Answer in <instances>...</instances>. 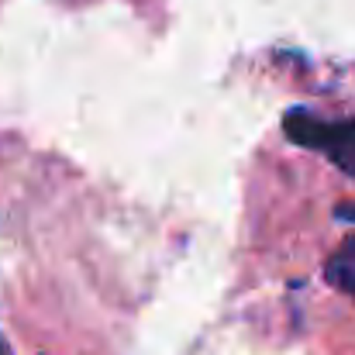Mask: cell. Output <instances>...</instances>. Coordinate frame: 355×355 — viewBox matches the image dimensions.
Returning <instances> with one entry per match:
<instances>
[{
  "instance_id": "obj_1",
  "label": "cell",
  "mask_w": 355,
  "mask_h": 355,
  "mask_svg": "<svg viewBox=\"0 0 355 355\" xmlns=\"http://www.w3.org/2000/svg\"><path fill=\"white\" fill-rule=\"evenodd\" d=\"M283 135L293 145L324 155L335 169H342L349 180H355V118L331 121L314 111L293 107L283 118Z\"/></svg>"
},
{
  "instance_id": "obj_2",
  "label": "cell",
  "mask_w": 355,
  "mask_h": 355,
  "mask_svg": "<svg viewBox=\"0 0 355 355\" xmlns=\"http://www.w3.org/2000/svg\"><path fill=\"white\" fill-rule=\"evenodd\" d=\"M324 276H328V283H331L335 290L349 293L355 300V235H349L331 252V259H328V266H324Z\"/></svg>"
},
{
  "instance_id": "obj_3",
  "label": "cell",
  "mask_w": 355,
  "mask_h": 355,
  "mask_svg": "<svg viewBox=\"0 0 355 355\" xmlns=\"http://www.w3.org/2000/svg\"><path fill=\"white\" fill-rule=\"evenodd\" d=\"M0 355H10V352H7V345H3V342H0Z\"/></svg>"
}]
</instances>
